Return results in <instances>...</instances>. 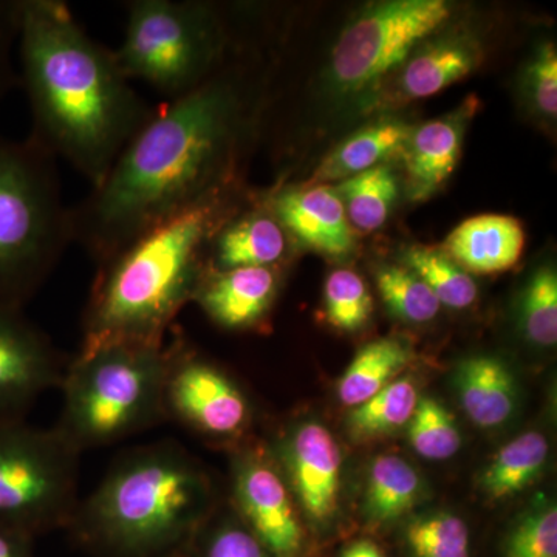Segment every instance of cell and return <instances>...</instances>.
<instances>
[{"instance_id":"6da1fadb","label":"cell","mask_w":557,"mask_h":557,"mask_svg":"<svg viewBox=\"0 0 557 557\" xmlns=\"http://www.w3.org/2000/svg\"><path fill=\"white\" fill-rule=\"evenodd\" d=\"M258 109V91L223 64L196 90L157 110L101 185L70 207L73 244L100 265L146 231L231 185Z\"/></svg>"},{"instance_id":"7a4b0ae2","label":"cell","mask_w":557,"mask_h":557,"mask_svg":"<svg viewBox=\"0 0 557 557\" xmlns=\"http://www.w3.org/2000/svg\"><path fill=\"white\" fill-rule=\"evenodd\" d=\"M17 76L32 115L27 138L67 161L90 189L159 110L62 0H20Z\"/></svg>"},{"instance_id":"3957f363","label":"cell","mask_w":557,"mask_h":557,"mask_svg":"<svg viewBox=\"0 0 557 557\" xmlns=\"http://www.w3.org/2000/svg\"><path fill=\"white\" fill-rule=\"evenodd\" d=\"M234 183L164 220L98 265L83 314V343H166L193 302L219 226L239 208Z\"/></svg>"},{"instance_id":"277c9868","label":"cell","mask_w":557,"mask_h":557,"mask_svg":"<svg viewBox=\"0 0 557 557\" xmlns=\"http://www.w3.org/2000/svg\"><path fill=\"white\" fill-rule=\"evenodd\" d=\"M211 516L203 469L160 440L121 454L65 530L95 557H185Z\"/></svg>"},{"instance_id":"5b68a950","label":"cell","mask_w":557,"mask_h":557,"mask_svg":"<svg viewBox=\"0 0 557 557\" xmlns=\"http://www.w3.org/2000/svg\"><path fill=\"white\" fill-rule=\"evenodd\" d=\"M166 343L81 344L61 381L57 431L79 454L163 423Z\"/></svg>"},{"instance_id":"8992f818","label":"cell","mask_w":557,"mask_h":557,"mask_svg":"<svg viewBox=\"0 0 557 557\" xmlns=\"http://www.w3.org/2000/svg\"><path fill=\"white\" fill-rule=\"evenodd\" d=\"M73 244L58 160L0 137V306L24 309Z\"/></svg>"},{"instance_id":"52a82bcc","label":"cell","mask_w":557,"mask_h":557,"mask_svg":"<svg viewBox=\"0 0 557 557\" xmlns=\"http://www.w3.org/2000/svg\"><path fill=\"white\" fill-rule=\"evenodd\" d=\"M115 50L127 78L177 100L211 78L231 49L218 7L199 0H131Z\"/></svg>"},{"instance_id":"ba28073f","label":"cell","mask_w":557,"mask_h":557,"mask_svg":"<svg viewBox=\"0 0 557 557\" xmlns=\"http://www.w3.org/2000/svg\"><path fill=\"white\" fill-rule=\"evenodd\" d=\"M79 457L57 428L0 421V525L33 539L65 530L81 500Z\"/></svg>"},{"instance_id":"9c48e42d","label":"cell","mask_w":557,"mask_h":557,"mask_svg":"<svg viewBox=\"0 0 557 557\" xmlns=\"http://www.w3.org/2000/svg\"><path fill=\"white\" fill-rule=\"evenodd\" d=\"M445 0H391L369 7L341 33L332 51L330 78L341 94L379 84L408 60L418 44L449 21Z\"/></svg>"},{"instance_id":"30bf717a","label":"cell","mask_w":557,"mask_h":557,"mask_svg":"<svg viewBox=\"0 0 557 557\" xmlns=\"http://www.w3.org/2000/svg\"><path fill=\"white\" fill-rule=\"evenodd\" d=\"M163 410L164 420L211 440L239 438L251 423V405L239 384L197 354L177 330L166 341Z\"/></svg>"},{"instance_id":"8fae6325","label":"cell","mask_w":557,"mask_h":557,"mask_svg":"<svg viewBox=\"0 0 557 557\" xmlns=\"http://www.w3.org/2000/svg\"><path fill=\"white\" fill-rule=\"evenodd\" d=\"M237 518L273 557H302L306 531L287 478L259 449H245L234 461Z\"/></svg>"},{"instance_id":"7c38bea8","label":"cell","mask_w":557,"mask_h":557,"mask_svg":"<svg viewBox=\"0 0 557 557\" xmlns=\"http://www.w3.org/2000/svg\"><path fill=\"white\" fill-rule=\"evenodd\" d=\"M67 362L24 309L0 306V421L24 420L40 395L61 386Z\"/></svg>"},{"instance_id":"4fadbf2b","label":"cell","mask_w":557,"mask_h":557,"mask_svg":"<svg viewBox=\"0 0 557 557\" xmlns=\"http://www.w3.org/2000/svg\"><path fill=\"white\" fill-rule=\"evenodd\" d=\"M282 465L293 496L311 525L325 527L338 509L343 456L324 424L306 421L282 443Z\"/></svg>"},{"instance_id":"5bb4252c","label":"cell","mask_w":557,"mask_h":557,"mask_svg":"<svg viewBox=\"0 0 557 557\" xmlns=\"http://www.w3.org/2000/svg\"><path fill=\"white\" fill-rule=\"evenodd\" d=\"M263 201L285 231L306 247L332 258H344L354 251V231L332 186L282 188L263 197Z\"/></svg>"},{"instance_id":"9a60e30c","label":"cell","mask_w":557,"mask_h":557,"mask_svg":"<svg viewBox=\"0 0 557 557\" xmlns=\"http://www.w3.org/2000/svg\"><path fill=\"white\" fill-rule=\"evenodd\" d=\"M277 288V269L244 267L233 270H207L196 289L193 302L222 327L252 329L269 314Z\"/></svg>"},{"instance_id":"2e32d148","label":"cell","mask_w":557,"mask_h":557,"mask_svg":"<svg viewBox=\"0 0 557 557\" xmlns=\"http://www.w3.org/2000/svg\"><path fill=\"white\" fill-rule=\"evenodd\" d=\"M287 249L288 233L262 199L248 211L237 208L219 226L209 244L208 270L277 269Z\"/></svg>"},{"instance_id":"e0dca14e","label":"cell","mask_w":557,"mask_h":557,"mask_svg":"<svg viewBox=\"0 0 557 557\" xmlns=\"http://www.w3.org/2000/svg\"><path fill=\"white\" fill-rule=\"evenodd\" d=\"M442 119L428 121L410 132L403 145L408 194L412 201L431 199L449 178L460 160L465 126L472 116V104Z\"/></svg>"},{"instance_id":"ac0fdd59","label":"cell","mask_w":557,"mask_h":557,"mask_svg":"<svg viewBox=\"0 0 557 557\" xmlns=\"http://www.w3.org/2000/svg\"><path fill=\"white\" fill-rule=\"evenodd\" d=\"M482 47L467 33L445 36L403 62L392 97L398 102L423 100L467 78L482 61Z\"/></svg>"},{"instance_id":"d6986e66","label":"cell","mask_w":557,"mask_h":557,"mask_svg":"<svg viewBox=\"0 0 557 557\" xmlns=\"http://www.w3.org/2000/svg\"><path fill=\"white\" fill-rule=\"evenodd\" d=\"M525 242V230L518 219L482 214L458 225L443 251L467 273H500L519 262Z\"/></svg>"},{"instance_id":"ffe728a7","label":"cell","mask_w":557,"mask_h":557,"mask_svg":"<svg viewBox=\"0 0 557 557\" xmlns=\"http://www.w3.org/2000/svg\"><path fill=\"white\" fill-rule=\"evenodd\" d=\"M458 399L469 420L483 429L507 423L518 406V386L511 370L494 357H471L454 375Z\"/></svg>"},{"instance_id":"44dd1931","label":"cell","mask_w":557,"mask_h":557,"mask_svg":"<svg viewBox=\"0 0 557 557\" xmlns=\"http://www.w3.org/2000/svg\"><path fill=\"white\" fill-rule=\"evenodd\" d=\"M412 129L398 120H384L364 127L325 157L307 185L346 180L379 166L386 157L401 150Z\"/></svg>"},{"instance_id":"7402d4cb","label":"cell","mask_w":557,"mask_h":557,"mask_svg":"<svg viewBox=\"0 0 557 557\" xmlns=\"http://www.w3.org/2000/svg\"><path fill=\"white\" fill-rule=\"evenodd\" d=\"M412 361V351L403 341L383 338L361 348L338 384V398L347 408H357L398 379Z\"/></svg>"},{"instance_id":"603a6c76","label":"cell","mask_w":557,"mask_h":557,"mask_svg":"<svg viewBox=\"0 0 557 557\" xmlns=\"http://www.w3.org/2000/svg\"><path fill=\"white\" fill-rule=\"evenodd\" d=\"M421 490L420 474L405 458L376 457L369 469L366 515L379 525L395 522L416 507Z\"/></svg>"},{"instance_id":"cb8c5ba5","label":"cell","mask_w":557,"mask_h":557,"mask_svg":"<svg viewBox=\"0 0 557 557\" xmlns=\"http://www.w3.org/2000/svg\"><path fill=\"white\" fill-rule=\"evenodd\" d=\"M549 454L548 440L541 432H525L498 450L480 486L491 498L515 496L541 474Z\"/></svg>"},{"instance_id":"d4e9b609","label":"cell","mask_w":557,"mask_h":557,"mask_svg":"<svg viewBox=\"0 0 557 557\" xmlns=\"http://www.w3.org/2000/svg\"><path fill=\"white\" fill-rule=\"evenodd\" d=\"M344 205L348 223L372 233L387 222L398 197V178L387 164L351 175L333 188Z\"/></svg>"},{"instance_id":"484cf974","label":"cell","mask_w":557,"mask_h":557,"mask_svg":"<svg viewBox=\"0 0 557 557\" xmlns=\"http://www.w3.org/2000/svg\"><path fill=\"white\" fill-rule=\"evenodd\" d=\"M420 395L413 381L397 379L375 397L357 406L348 416L351 437L372 440L394 434L409 424L416 412Z\"/></svg>"},{"instance_id":"4316f807","label":"cell","mask_w":557,"mask_h":557,"mask_svg":"<svg viewBox=\"0 0 557 557\" xmlns=\"http://www.w3.org/2000/svg\"><path fill=\"white\" fill-rule=\"evenodd\" d=\"M405 263L432 289L442 306L465 310L478 299L474 278L443 249L412 245L405 251Z\"/></svg>"},{"instance_id":"83f0119b","label":"cell","mask_w":557,"mask_h":557,"mask_svg":"<svg viewBox=\"0 0 557 557\" xmlns=\"http://www.w3.org/2000/svg\"><path fill=\"white\" fill-rule=\"evenodd\" d=\"M410 557H471V534L463 519L446 511L410 520L405 528Z\"/></svg>"},{"instance_id":"f1b7e54d","label":"cell","mask_w":557,"mask_h":557,"mask_svg":"<svg viewBox=\"0 0 557 557\" xmlns=\"http://www.w3.org/2000/svg\"><path fill=\"white\" fill-rule=\"evenodd\" d=\"M376 285L387 309L410 324L432 321L442 309L432 289L406 267H380L376 271Z\"/></svg>"},{"instance_id":"f546056e","label":"cell","mask_w":557,"mask_h":557,"mask_svg":"<svg viewBox=\"0 0 557 557\" xmlns=\"http://www.w3.org/2000/svg\"><path fill=\"white\" fill-rule=\"evenodd\" d=\"M409 445L418 456L428 460H448L461 446L456 418L431 397H420L408 426Z\"/></svg>"},{"instance_id":"4dcf8cb0","label":"cell","mask_w":557,"mask_h":557,"mask_svg":"<svg viewBox=\"0 0 557 557\" xmlns=\"http://www.w3.org/2000/svg\"><path fill=\"white\" fill-rule=\"evenodd\" d=\"M324 307L333 327L351 333L368 324L373 300L358 273L336 270L325 281Z\"/></svg>"},{"instance_id":"1f68e13d","label":"cell","mask_w":557,"mask_h":557,"mask_svg":"<svg viewBox=\"0 0 557 557\" xmlns=\"http://www.w3.org/2000/svg\"><path fill=\"white\" fill-rule=\"evenodd\" d=\"M520 324L531 343L553 347L557 343V276L552 267L537 270L528 282L520 309Z\"/></svg>"},{"instance_id":"d6a6232c","label":"cell","mask_w":557,"mask_h":557,"mask_svg":"<svg viewBox=\"0 0 557 557\" xmlns=\"http://www.w3.org/2000/svg\"><path fill=\"white\" fill-rule=\"evenodd\" d=\"M185 557L273 556L239 518H225L214 522L211 516L194 539Z\"/></svg>"},{"instance_id":"836d02e7","label":"cell","mask_w":557,"mask_h":557,"mask_svg":"<svg viewBox=\"0 0 557 557\" xmlns=\"http://www.w3.org/2000/svg\"><path fill=\"white\" fill-rule=\"evenodd\" d=\"M505 557H557V508L531 509L516 522L504 541Z\"/></svg>"},{"instance_id":"e575fe53","label":"cell","mask_w":557,"mask_h":557,"mask_svg":"<svg viewBox=\"0 0 557 557\" xmlns=\"http://www.w3.org/2000/svg\"><path fill=\"white\" fill-rule=\"evenodd\" d=\"M527 90L531 104L549 120L557 115V53L553 42L536 51L527 72Z\"/></svg>"},{"instance_id":"d590c367","label":"cell","mask_w":557,"mask_h":557,"mask_svg":"<svg viewBox=\"0 0 557 557\" xmlns=\"http://www.w3.org/2000/svg\"><path fill=\"white\" fill-rule=\"evenodd\" d=\"M20 0H0V102L20 86L17 76Z\"/></svg>"},{"instance_id":"8d00e7d4","label":"cell","mask_w":557,"mask_h":557,"mask_svg":"<svg viewBox=\"0 0 557 557\" xmlns=\"http://www.w3.org/2000/svg\"><path fill=\"white\" fill-rule=\"evenodd\" d=\"M33 541L28 534L0 525V557H36Z\"/></svg>"},{"instance_id":"74e56055","label":"cell","mask_w":557,"mask_h":557,"mask_svg":"<svg viewBox=\"0 0 557 557\" xmlns=\"http://www.w3.org/2000/svg\"><path fill=\"white\" fill-rule=\"evenodd\" d=\"M339 557H386L383 549L375 544V542L361 539V541L354 542L343 549Z\"/></svg>"}]
</instances>
